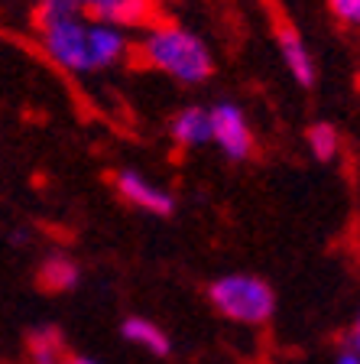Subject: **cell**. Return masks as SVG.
I'll return each instance as SVG.
<instances>
[{
	"label": "cell",
	"mask_w": 360,
	"mask_h": 364,
	"mask_svg": "<svg viewBox=\"0 0 360 364\" xmlns=\"http://www.w3.org/2000/svg\"><path fill=\"white\" fill-rule=\"evenodd\" d=\"M136 55L179 85H204L214 75V53L204 36L173 16H159L140 33Z\"/></svg>",
	"instance_id": "cell-1"
},
{
	"label": "cell",
	"mask_w": 360,
	"mask_h": 364,
	"mask_svg": "<svg viewBox=\"0 0 360 364\" xmlns=\"http://www.w3.org/2000/svg\"><path fill=\"white\" fill-rule=\"evenodd\" d=\"M33 26L43 53L72 75H91L88 16L78 0H43L33 10Z\"/></svg>",
	"instance_id": "cell-2"
},
{
	"label": "cell",
	"mask_w": 360,
	"mask_h": 364,
	"mask_svg": "<svg viewBox=\"0 0 360 364\" xmlns=\"http://www.w3.org/2000/svg\"><path fill=\"white\" fill-rule=\"evenodd\" d=\"M208 303L237 326H266L276 312V293L256 273H224L208 287Z\"/></svg>",
	"instance_id": "cell-3"
},
{
	"label": "cell",
	"mask_w": 360,
	"mask_h": 364,
	"mask_svg": "<svg viewBox=\"0 0 360 364\" xmlns=\"http://www.w3.org/2000/svg\"><path fill=\"white\" fill-rule=\"evenodd\" d=\"M208 121H211V140L234 163L253 156V127H250L244 107L234 101H218L208 107Z\"/></svg>",
	"instance_id": "cell-4"
},
{
	"label": "cell",
	"mask_w": 360,
	"mask_h": 364,
	"mask_svg": "<svg viewBox=\"0 0 360 364\" xmlns=\"http://www.w3.org/2000/svg\"><path fill=\"white\" fill-rule=\"evenodd\" d=\"M82 7L91 23H104V26H114L127 36L133 30L143 33L150 23L159 20L156 4H150V0H88Z\"/></svg>",
	"instance_id": "cell-5"
},
{
	"label": "cell",
	"mask_w": 360,
	"mask_h": 364,
	"mask_svg": "<svg viewBox=\"0 0 360 364\" xmlns=\"http://www.w3.org/2000/svg\"><path fill=\"white\" fill-rule=\"evenodd\" d=\"M114 189H117V196L127 205H133V208H140V212H146V215L165 218V215L175 212V198L165 189L153 186V182L143 173H136V169H120V173L114 176Z\"/></svg>",
	"instance_id": "cell-6"
},
{
	"label": "cell",
	"mask_w": 360,
	"mask_h": 364,
	"mask_svg": "<svg viewBox=\"0 0 360 364\" xmlns=\"http://www.w3.org/2000/svg\"><path fill=\"white\" fill-rule=\"evenodd\" d=\"M276 49H279V59H283L285 72L293 75V82L302 85V88H312L318 78L315 59H312L305 39H302V33L295 30L293 23H285V20L276 23Z\"/></svg>",
	"instance_id": "cell-7"
},
{
	"label": "cell",
	"mask_w": 360,
	"mask_h": 364,
	"mask_svg": "<svg viewBox=\"0 0 360 364\" xmlns=\"http://www.w3.org/2000/svg\"><path fill=\"white\" fill-rule=\"evenodd\" d=\"M130 53H133V43H130L127 33L114 30V26H104V23H91L88 26L91 75H94V72H107V68L124 65V62L130 59Z\"/></svg>",
	"instance_id": "cell-8"
},
{
	"label": "cell",
	"mask_w": 360,
	"mask_h": 364,
	"mask_svg": "<svg viewBox=\"0 0 360 364\" xmlns=\"http://www.w3.org/2000/svg\"><path fill=\"white\" fill-rule=\"evenodd\" d=\"M169 136L179 150H192V146L211 144V121H208V107L202 105H188L182 111L173 114L169 121Z\"/></svg>",
	"instance_id": "cell-9"
},
{
	"label": "cell",
	"mask_w": 360,
	"mask_h": 364,
	"mask_svg": "<svg viewBox=\"0 0 360 364\" xmlns=\"http://www.w3.org/2000/svg\"><path fill=\"white\" fill-rule=\"evenodd\" d=\"M120 335H124L130 345H136V348L150 351L153 358H169V351H173V338H169V332H165V328H159L156 322H153V318H146V316L124 318Z\"/></svg>",
	"instance_id": "cell-10"
},
{
	"label": "cell",
	"mask_w": 360,
	"mask_h": 364,
	"mask_svg": "<svg viewBox=\"0 0 360 364\" xmlns=\"http://www.w3.org/2000/svg\"><path fill=\"white\" fill-rule=\"evenodd\" d=\"M36 277L45 293H68V289H75L78 280H82V267L68 257V254H49L39 264Z\"/></svg>",
	"instance_id": "cell-11"
},
{
	"label": "cell",
	"mask_w": 360,
	"mask_h": 364,
	"mask_svg": "<svg viewBox=\"0 0 360 364\" xmlns=\"http://www.w3.org/2000/svg\"><path fill=\"white\" fill-rule=\"evenodd\" d=\"M26 355L30 364H65L68 345L55 326H36L26 335Z\"/></svg>",
	"instance_id": "cell-12"
},
{
	"label": "cell",
	"mask_w": 360,
	"mask_h": 364,
	"mask_svg": "<svg viewBox=\"0 0 360 364\" xmlns=\"http://www.w3.org/2000/svg\"><path fill=\"white\" fill-rule=\"evenodd\" d=\"M305 144H308V153L318 159V163H331V159L341 153V134L334 124L328 121H318L308 127L305 134Z\"/></svg>",
	"instance_id": "cell-13"
},
{
	"label": "cell",
	"mask_w": 360,
	"mask_h": 364,
	"mask_svg": "<svg viewBox=\"0 0 360 364\" xmlns=\"http://www.w3.org/2000/svg\"><path fill=\"white\" fill-rule=\"evenodd\" d=\"M328 10H331V16H334L341 26L360 33V0H331Z\"/></svg>",
	"instance_id": "cell-14"
},
{
	"label": "cell",
	"mask_w": 360,
	"mask_h": 364,
	"mask_svg": "<svg viewBox=\"0 0 360 364\" xmlns=\"http://www.w3.org/2000/svg\"><path fill=\"white\" fill-rule=\"evenodd\" d=\"M344 351H351V355L360 358V306H357V312H354L351 326H347V345H344Z\"/></svg>",
	"instance_id": "cell-15"
},
{
	"label": "cell",
	"mask_w": 360,
	"mask_h": 364,
	"mask_svg": "<svg viewBox=\"0 0 360 364\" xmlns=\"http://www.w3.org/2000/svg\"><path fill=\"white\" fill-rule=\"evenodd\" d=\"M334 364H360V358H357V355H351V351H338Z\"/></svg>",
	"instance_id": "cell-16"
},
{
	"label": "cell",
	"mask_w": 360,
	"mask_h": 364,
	"mask_svg": "<svg viewBox=\"0 0 360 364\" xmlns=\"http://www.w3.org/2000/svg\"><path fill=\"white\" fill-rule=\"evenodd\" d=\"M65 364H98L94 358H84V355H68Z\"/></svg>",
	"instance_id": "cell-17"
}]
</instances>
